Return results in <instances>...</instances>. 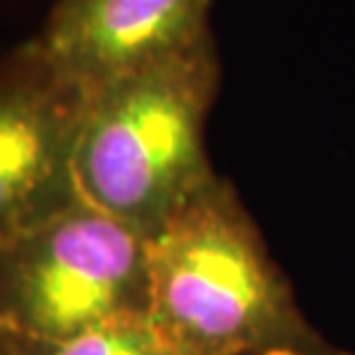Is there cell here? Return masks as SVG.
Listing matches in <instances>:
<instances>
[{"instance_id":"277c9868","label":"cell","mask_w":355,"mask_h":355,"mask_svg":"<svg viewBox=\"0 0 355 355\" xmlns=\"http://www.w3.org/2000/svg\"><path fill=\"white\" fill-rule=\"evenodd\" d=\"M87 99L33 40L0 60V245L80 202L73 156Z\"/></svg>"},{"instance_id":"5b68a950","label":"cell","mask_w":355,"mask_h":355,"mask_svg":"<svg viewBox=\"0 0 355 355\" xmlns=\"http://www.w3.org/2000/svg\"><path fill=\"white\" fill-rule=\"evenodd\" d=\"M211 0H55L35 46L94 92L211 40Z\"/></svg>"},{"instance_id":"6da1fadb","label":"cell","mask_w":355,"mask_h":355,"mask_svg":"<svg viewBox=\"0 0 355 355\" xmlns=\"http://www.w3.org/2000/svg\"><path fill=\"white\" fill-rule=\"evenodd\" d=\"M147 257V319L172 355H355L300 309L230 179L149 234Z\"/></svg>"},{"instance_id":"7a4b0ae2","label":"cell","mask_w":355,"mask_h":355,"mask_svg":"<svg viewBox=\"0 0 355 355\" xmlns=\"http://www.w3.org/2000/svg\"><path fill=\"white\" fill-rule=\"evenodd\" d=\"M220 62L214 40L89 92L73 156L78 200L154 234L218 172L207 122Z\"/></svg>"},{"instance_id":"8992f818","label":"cell","mask_w":355,"mask_h":355,"mask_svg":"<svg viewBox=\"0 0 355 355\" xmlns=\"http://www.w3.org/2000/svg\"><path fill=\"white\" fill-rule=\"evenodd\" d=\"M26 355H172L147 316L110 323Z\"/></svg>"},{"instance_id":"3957f363","label":"cell","mask_w":355,"mask_h":355,"mask_svg":"<svg viewBox=\"0 0 355 355\" xmlns=\"http://www.w3.org/2000/svg\"><path fill=\"white\" fill-rule=\"evenodd\" d=\"M147 312V236L89 204L0 245V355H26Z\"/></svg>"}]
</instances>
